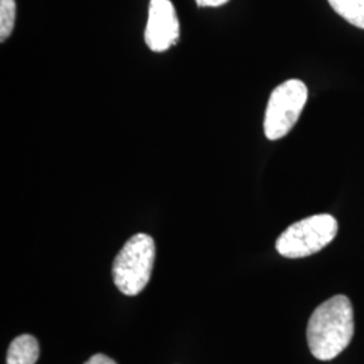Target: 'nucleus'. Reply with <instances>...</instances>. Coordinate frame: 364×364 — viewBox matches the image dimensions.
Wrapping results in <instances>:
<instances>
[{
	"label": "nucleus",
	"instance_id": "f257e3e1",
	"mask_svg": "<svg viewBox=\"0 0 364 364\" xmlns=\"http://www.w3.org/2000/svg\"><path fill=\"white\" fill-rule=\"evenodd\" d=\"M353 336V309L346 296L326 299L313 312L306 338L309 350L318 360H332L344 351Z\"/></svg>",
	"mask_w": 364,
	"mask_h": 364
},
{
	"label": "nucleus",
	"instance_id": "f03ea898",
	"mask_svg": "<svg viewBox=\"0 0 364 364\" xmlns=\"http://www.w3.org/2000/svg\"><path fill=\"white\" fill-rule=\"evenodd\" d=\"M156 260V243L147 234L131 236L112 264L117 289L126 296H136L150 281Z\"/></svg>",
	"mask_w": 364,
	"mask_h": 364
},
{
	"label": "nucleus",
	"instance_id": "7ed1b4c3",
	"mask_svg": "<svg viewBox=\"0 0 364 364\" xmlns=\"http://www.w3.org/2000/svg\"><path fill=\"white\" fill-rule=\"evenodd\" d=\"M338 228V220L332 215H314L291 224L278 237L275 247L290 259L311 257L335 239Z\"/></svg>",
	"mask_w": 364,
	"mask_h": 364
},
{
	"label": "nucleus",
	"instance_id": "20e7f679",
	"mask_svg": "<svg viewBox=\"0 0 364 364\" xmlns=\"http://www.w3.org/2000/svg\"><path fill=\"white\" fill-rule=\"evenodd\" d=\"M308 100V88L297 78L287 80L270 95L264 114V135L269 141H278L294 127Z\"/></svg>",
	"mask_w": 364,
	"mask_h": 364
},
{
	"label": "nucleus",
	"instance_id": "39448f33",
	"mask_svg": "<svg viewBox=\"0 0 364 364\" xmlns=\"http://www.w3.org/2000/svg\"><path fill=\"white\" fill-rule=\"evenodd\" d=\"M180 39V21L170 0H150L144 42L151 52L169 50Z\"/></svg>",
	"mask_w": 364,
	"mask_h": 364
},
{
	"label": "nucleus",
	"instance_id": "423d86ee",
	"mask_svg": "<svg viewBox=\"0 0 364 364\" xmlns=\"http://www.w3.org/2000/svg\"><path fill=\"white\" fill-rule=\"evenodd\" d=\"M39 358L37 338L22 335L14 338L7 353V364H36Z\"/></svg>",
	"mask_w": 364,
	"mask_h": 364
},
{
	"label": "nucleus",
	"instance_id": "0eeeda50",
	"mask_svg": "<svg viewBox=\"0 0 364 364\" xmlns=\"http://www.w3.org/2000/svg\"><path fill=\"white\" fill-rule=\"evenodd\" d=\"M328 3L352 26L364 30V0H328Z\"/></svg>",
	"mask_w": 364,
	"mask_h": 364
},
{
	"label": "nucleus",
	"instance_id": "6e6552de",
	"mask_svg": "<svg viewBox=\"0 0 364 364\" xmlns=\"http://www.w3.org/2000/svg\"><path fill=\"white\" fill-rule=\"evenodd\" d=\"M16 18L15 0H0V41L4 42L13 33Z\"/></svg>",
	"mask_w": 364,
	"mask_h": 364
},
{
	"label": "nucleus",
	"instance_id": "1a4fd4ad",
	"mask_svg": "<svg viewBox=\"0 0 364 364\" xmlns=\"http://www.w3.org/2000/svg\"><path fill=\"white\" fill-rule=\"evenodd\" d=\"M84 364H117V362H114L111 358H108L105 353H96Z\"/></svg>",
	"mask_w": 364,
	"mask_h": 364
},
{
	"label": "nucleus",
	"instance_id": "9d476101",
	"mask_svg": "<svg viewBox=\"0 0 364 364\" xmlns=\"http://www.w3.org/2000/svg\"><path fill=\"white\" fill-rule=\"evenodd\" d=\"M230 0H196L198 7H220Z\"/></svg>",
	"mask_w": 364,
	"mask_h": 364
}]
</instances>
